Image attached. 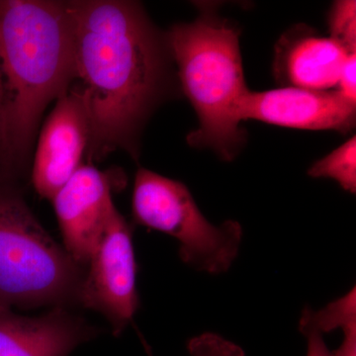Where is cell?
Listing matches in <instances>:
<instances>
[{"instance_id":"cell-1","label":"cell","mask_w":356,"mask_h":356,"mask_svg":"<svg viewBox=\"0 0 356 356\" xmlns=\"http://www.w3.org/2000/svg\"><path fill=\"white\" fill-rule=\"evenodd\" d=\"M74 81L89 124L88 153L123 149L139 156V140L168 83L166 44L142 6L124 0L67 1Z\"/></svg>"},{"instance_id":"cell-2","label":"cell","mask_w":356,"mask_h":356,"mask_svg":"<svg viewBox=\"0 0 356 356\" xmlns=\"http://www.w3.org/2000/svg\"><path fill=\"white\" fill-rule=\"evenodd\" d=\"M74 81L67 1L0 0V105L4 173L27 163L40 119Z\"/></svg>"},{"instance_id":"cell-3","label":"cell","mask_w":356,"mask_h":356,"mask_svg":"<svg viewBox=\"0 0 356 356\" xmlns=\"http://www.w3.org/2000/svg\"><path fill=\"white\" fill-rule=\"evenodd\" d=\"M240 33L210 14L170 28L165 35L185 95L199 119L188 136L194 147L215 149L232 161L243 142L238 106L248 92L241 56Z\"/></svg>"},{"instance_id":"cell-4","label":"cell","mask_w":356,"mask_h":356,"mask_svg":"<svg viewBox=\"0 0 356 356\" xmlns=\"http://www.w3.org/2000/svg\"><path fill=\"white\" fill-rule=\"evenodd\" d=\"M84 273L40 225L14 180L0 179V306L65 308Z\"/></svg>"},{"instance_id":"cell-5","label":"cell","mask_w":356,"mask_h":356,"mask_svg":"<svg viewBox=\"0 0 356 356\" xmlns=\"http://www.w3.org/2000/svg\"><path fill=\"white\" fill-rule=\"evenodd\" d=\"M135 222L172 236L179 243V257L187 266L210 274L226 273L236 261L243 228L229 220L211 224L184 184L140 168L134 182Z\"/></svg>"},{"instance_id":"cell-6","label":"cell","mask_w":356,"mask_h":356,"mask_svg":"<svg viewBox=\"0 0 356 356\" xmlns=\"http://www.w3.org/2000/svg\"><path fill=\"white\" fill-rule=\"evenodd\" d=\"M88 266L79 302L102 314L115 336H119L132 322L140 299L132 229L116 207L105 224Z\"/></svg>"},{"instance_id":"cell-7","label":"cell","mask_w":356,"mask_h":356,"mask_svg":"<svg viewBox=\"0 0 356 356\" xmlns=\"http://www.w3.org/2000/svg\"><path fill=\"white\" fill-rule=\"evenodd\" d=\"M124 180L120 172L83 165L51 199L65 250L79 266H88Z\"/></svg>"},{"instance_id":"cell-8","label":"cell","mask_w":356,"mask_h":356,"mask_svg":"<svg viewBox=\"0 0 356 356\" xmlns=\"http://www.w3.org/2000/svg\"><path fill=\"white\" fill-rule=\"evenodd\" d=\"M355 106L337 90L288 86L262 92L248 90L238 103V118L301 130L346 132L355 125Z\"/></svg>"},{"instance_id":"cell-9","label":"cell","mask_w":356,"mask_h":356,"mask_svg":"<svg viewBox=\"0 0 356 356\" xmlns=\"http://www.w3.org/2000/svg\"><path fill=\"white\" fill-rule=\"evenodd\" d=\"M88 144V115L81 96L70 88L58 99L40 133L32 182L42 198L51 200L83 165Z\"/></svg>"},{"instance_id":"cell-10","label":"cell","mask_w":356,"mask_h":356,"mask_svg":"<svg viewBox=\"0 0 356 356\" xmlns=\"http://www.w3.org/2000/svg\"><path fill=\"white\" fill-rule=\"evenodd\" d=\"M91 332L90 327L65 308L31 318L0 306V356H69Z\"/></svg>"},{"instance_id":"cell-11","label":"cell","mask_w":356,"mask_h":356,"mask_svg":"<svg viewBox=\"0 0 356 356\" xmlns=\"http://www.w3.org/2000/svg\"><path fill=\"white\" fill-rule=\"evenodd\" d=\"M348 55L331 37L302 33L283 37L275 67L292 88L327 91L337 88Z\"/></svg>"},{"instance_id":"cell-12","label":"cell","mask_w":356,"mask_h":356,"mask_svg":"<svg viewBox=\"0 0 356 356\" xmlns=\"http://www.w3.org/2000/svg\"><path fill=\"white\" fill-rule=\"evenodd\" d=\"M314 178H331L346 191H356V139L351 138L309 170Z\"/></svg>"},{"instance_id":"cell-13","label":"cell","mask_w":356,"mask_h":356,"mask_svg":"<svg viewBox=\"0 0 356 356\" xmlns=\"http://www.w3.org/2000/svg\"><path fill=\"white\" fill-rule=\"evenodd\" d=\"M331 38L348 51L355 53L356 2L341 0L332 6L329 19Z\"/></svg>"},{"instance_id":"cell-14","label":"cell","mask_w":356,"mask_h":356,"mask_svg":"<svg viewBox=\"0 0 356 356\" xmlns=\"http://www.w3.org/2000/svg\"><path fill=\"white\" fill-rule=\"evenodd\" d=\"M142 341L147 355L154 356L143 337ZM187 350L189 356H245V351L238 344L213 332H204L191 339L187 344Z\"/></svg>"},{"instance_id":"cell-15","label":"cell","mask_w":356,"mask_h":356,"mask_svg":"<svg viewBox=\"0 0 356 356\" xmlns=\"http://www.w3.org/2000/svg\"><path fill=\"white\" fill-rule=\"evenodd\" d=\"M299 329L307 339L308 346H307L306 356H336L334 351L330 350L325 344L324 334L315 327L300 318Z\"/></svg>"},{"instance_id":"cell-16","label":"cell","mask_w":356,"mask_h":356,"mask_svg":"<svg viewBox=\"0 0 356 356\" xmlns=\"http://www.w3.org/2000/svg\"><path fill=\"white\" fill-rule=\"evenodd\" d=\"M356 53L350 54L343 65L337 90L346 99L356 103Z\"/></svg>"},{"instance_id":"cell-17","label":"cell","mask_w":356,"mask_h":356,"mask_svg":"<svg viewBox=\"0 0 356 356\" xmlns=\"http://www.w3.org/2000/svg\"><path fill=\"white\" fill-rule=\"evenodd\" d=\"M343 339L341 346L334 351L336 356H356V318L341 327Z\"/></svg>"},{"instance_id":"cell-18","label":"cell","mask_w":356,"mask_h":356,"mask_svg":"<svg viewBox=\"0 0 356 356\" xmlns=\"http://www.w3.org/2000/svg\"><path fill=\"white\" fill-rule=\"evenodd\" d=\"M2 147H3V127H2L1 105H0V179H8L6 177L2 163Z\"/></svg>"}]
</instances>
